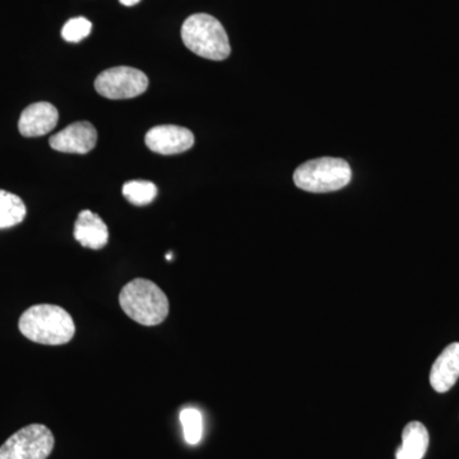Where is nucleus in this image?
I'll return each mask as SVG.
<instances>
[{
	"instance_id": "obj_1",
	"label": "nucleus",
	"mask_w": 459,
	"mask_h": 459,
	"mask_svg": "<svg viewBox=\"0 0 459 459\" xmlns=\"http://www.w3.org/2000/svg\"><path fill=\"white\" fill-rule=\"evenodd\" d=\"M21 333L32 342L60 346L68 343L75 333L71 314L57 305H33L21 316Z\"/></svg>"
},
{
	"instance_id": "obj_2",
	"label": "nucleus",
	"mask_w": 459,
	"mask_h": 459,
	"mask_svg": "<svg viewBox=\"0 0 459 459\" xmlns=\"http://www.w3.org/2000/svg\"><path fill=\"white\" fill-rule=\"evenodd\" d=\"M119 303L129 318L146 327L161 325L170 309L164 291L146 279L126 283L120 292Z\"/></svg>"
},
{
	"instance_id": "obj_3",
	"label": "nucleus",
	"mask_w": 459,
	"mask_h": 459,
	"mask_svg": "<svg viewBox=\"0 0 459 459\" xmlns=\"http://www.w3.org/2000/svg\"><path fill=\"white\" fill-rule=\"evenodd\" d=\"M181 39L190 51L204 59L225 60L231 53L229 36L219 20L197 13L186 18L181 27Z\"/></svg>"
},
{
	"instance_id": "obj_4",
	"label": "nucleus",
	"mask_w": 459,
	"mask_h": 459,
	"mask_svg": "<svg viewBox=\"0 0 459 459\" xmlns=\"http://www.w3.org/2000/svg\"><path fill=\"white\" fill-rule=\"evenodd\" d=\"M351 177V168L344 160L322 157L299 166L294 172V183L305 192L329 193L349 186Z\"/></svg>"
},
{
	"instance_id": "obj_5",
	"label": "nucleus",
	"mask_w": 459,
	"mask_h": 459,
	"mask_svg": "<svg viewBox=\"0 0 459 459\" xmlns=\"http://www.w3.org/2000/svg\"><path fill=\"white\" fill-rule=\"evenodd\" d=\"M54 435L45 425L21 429L0 446V459H47L54 449Z\"/></svg>"
},
{
	"instance_id": "obj_6",
	"label": "nucleus",
	"mask_w": 459,
	"mask_h": 459,
	"mask_svg": "<svg viewBox=\"0 0 459 459\" xmlns=\"http://www.w3.org/2000/svg\"><path fill=\"white\" fill-rule=\"evenodd\" d=\"M148 87V78L140 69L115 66L96 78L95 89L102 98L126 100L137 98Z\"/></svg>"
},
{
	"instance_id": "obj_7",
	"label": "nucleus",
	"mask_w": 459,
	"mask_h": 459,
	"mask_svg": "<svg viewBox=\"0 0 459 459\" xmlns=\"http://www.w3.org/2000/svg\"><path fill=\"white\" fill-rule=\"evenodd\" d=\"M147 147L160 155H178L195 146V134L178 126H157L147 132Z\"/></svg>"
},
{
	"instance_id": "obj_8",
	"label": "nucleus",
	"mask_w": 459,
	"mask_h": 459,
	"mask_svg": "<svg viewBox=\"0 0 459 459\" xmlns=\"http://www.w3.org/2000/svg\"><path fill=\"white\" fill-rule=\"evenodd\" d=\"M49 143L53 150L59 152L84 155L91 152L98 143V132L89 122H75L54 134Z\"/></svg>"
},
{
	"instance_id": "obj_9",
	"label": "nucleus",
	"mask_w": 459,
	"mask_h": 459,
	"mask_svg": "<svg viewBox=\"0 0 459 459\" xmlns=\"http://www.w3.org/2000/svg\"><path fill=\"white\" fill-rule=\"evenodd\" d=\"M57 120L59 113L54 105L49 102H36L23 110L18 122V129L23 137H41L56 128Z\"/></svg>"
},
{
	"instance_id": "obj_10",
	"label": "nucleus",
	"mask_w": 459,
	"mask_h": 459,
	"mask_svg": "<svg viewBox=\"0 0 459 459\" xmlns=\"http://www.w3.org/2000/svg\"><path fill=\"white\" fill-rule=\"evenodd\" d=\"M459 377V343H452L435 360L430 371V385L437 394H446Z\"/></svg>"
},
{
	"instance_id": "obj_11",
	"label": "nucleus",
	"mask_w": 459,
	"mask_h": 459,
	"mask_svg": "<svg viewBox=\"0 0 459 459\" xmlns=\"http://www.w3.org/2000/svg\"><path fill=\"white\" fill-rule=\"evenodd\" d=\"M74 238L84 247L99 250L107 246L108 229L98 214L84 210L78 214L74 225Z\"/></svg>"
},
{
	"instance_id": "obj_12",
	"label": "nucleus",
	"mask_w": 459,
	"mask_h": 459,
	"mask_svg": "<svg viewBox=\"0 0 459 459\" xmlns=\"http://www.w3.org/2000/svg\"><path fill=\"white\" fill-rule=\"evenodd\" d=\"M429 433L424 424L412 421L402 433V446L395 453V459H422L429 448Z\"/></svg>"
},
{
	"instance_id": "obj_13",
	"label": "nucleus",
	"mask_w": 459,
	"mask_h": 459,
	"mask_svg": "<svg viewBox=\"0 0 459 459\" xmlns=\"http://www.w3.org/2000/svg\"><path fill=\"white\" fill-rule=\"evenodd\" d=\"M26 205L13 193L0 189V229L13 228L25 220Z\"/></svg>"
},
{
	"instance_id": "obj_14",
	"label": "nucleus",
	"mask_w": 459,
	"mask_h": 459,
	"mask_svg": "<svg viewBox=\"0 0 459 459\" xmlns=\"http://www.w3.org/2000/svg\"><path fill=\"white\" fill-rule=\"evenodd\" d=\"M123 195L132 204L146 205L153 202L157 195V186L152 181L133 180L124 184Z\"/></svg>"
},
{
	"instance_id": "obj_15",
	"label": "nucleus",
	"mask_w": 459,
	"mask_h": 459,
	"mask_svg": "<svg viewBox=\"0 0 459 459\" xmlns=\"http://www.w3.org/2000/svg\"><path fill=\"white\" fill-rule=\"evenodd\" d=\"M180 421L183 425L184 437L190 446H195L201 442L204 435V418L202 413L195 409H186L181 411Z\"/></svg>"
},
{
	"instance_id": "obj_16",
	"label": "nucleus",
	"mask_w": 459,
	"mask_h": 459,
	"mask_svg": "<svg viewBox=\"0 0 459 459\" xmlns=\"http://www.w3.org/2000/svg\"><path fill=\"white\" fill-rule=\"evenodd\" d=\"M92 31V23L87 18H72L62 30V36L65 41L80 42L86 39Z\"/></svg>"
},
{
	"instance_id": "obj_17",
	"label": "nucleus",
	"mask_w": 459,
	"mask_h": 459,
	"mask_svg": "<svg viewBox=\"0 0 459 459\" xmlns=\"http://www.w3.org/2000/svg\"><path fill=\"white\" fill-rule=\"evenodd\" d=\"M119 2L126 7H133V5L138 4L141 0H119Z\"/></svg>"
}]
</instances>
